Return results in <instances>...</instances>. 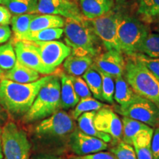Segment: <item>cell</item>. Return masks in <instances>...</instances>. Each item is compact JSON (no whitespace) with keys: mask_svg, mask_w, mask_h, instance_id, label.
I'll use <instances>...</instances> for the list:
<instances>
[{"mask_svg":"<svg viewBox=\"0 0 159 159\" xmlns=\"http://www.w3.org/2000/svg\"><path fill=\"white\" fill-rule=\"evenodd\" d=\"M54 75H47L30 83H18L2 78L0 81V105L13 116H23L30 108L40 89Z\"/></svg>","mask_w":159,"mask_h":159,"instance_id":"obj_1","label":"cell"},{"mask_svg":"<svg viewBox=\"0 0 159 159\" xmlns=\"http://www.w3.org/2000/svg\"><path fill=\"white\" fill-rule=\"evenodd\" d=\"M63 33L71 53L97 57L100 52L101 41L93 29L90 20L76 21L65 18Z\"/></svg>","mask_w":159,"mask_h":159,"instance_id":"obj_2","label":"cell"},{"mask_svg":"<svg viewBox=\"0 0 159 159\" xmlns=\"http://www.w3.org/2000/svg\"><path fill=\"white\" fill-rule=\"evenodd\" d=\"M125 80L135 94L148 99L159 108V80L134 56L125 63Z\"/></svg>","mask_w":159,"mask_h":159,"instance_id":"obj_3","label":"cell"},{"mask_svg":"<svg viewBox=\"0 0 159 159\" xmlns=\"http://www.w3.org/2000/svg\"><path fill=\"white\" fill-rule=\"evenodd\" d=\"M61 108V81L57 76L43 85L36 98L23 116L25 123L34 122L51 116Z\"/></svg>","mask_w":159,"mask_h":159,"instance_id":"obj_4","label":"cell"},{"mask_svg":"<svg viewBox=\"0 0 159 159\" xmlns=\"http://www.w3.org/2000/svg\"><path fill=\"white\" fill-rule=\"evenodd\" d=\"M149 33V28L142 21L128 15H121L117 29L120 51L128 56L138 53L139 47Z\"/></svg>","mask_w":159,"mask_h":159,"instance_id":"obj_5","label":"cell"},{"mask_svg":"<svg viewBox=\"0 0 159 159\" xmlns=\"http://www.w3.org/2000/svg\"><path fill=\"white\" fill-rule=\"evenodd\" d=\"M2 150L5 159L30 158V144L27 134L14 122H5L2 127Z\"/></svg>","mask_w":159,"mask_h":159,"instance_id":"obj_6","label":"cell"},{"mask_svg":"<svg viewBox=\"0 0 159 159\" xmlns=\"http://www.w3.org/2000/svg\"><path fill=\"white\" fill-rule=\"evenodd\" d=\"M123 117L139 121L152 128L159 127V108L148 99L135 94L130 102L116 108Z\"/></svg>","mask_w":159,"mask_h":159,"instance_id":"obj_7","label":"cell"},{"mask_svg":"<svg viewBox=\"0 0 159 159\" xmlns=\"http://www.w3.org/2000/svg\"><path fill=\"white\" fill-rule=\"evenodd\" d=\"M75 129L72 116L65 111H58L39 122L35 126L34 133L41 138L60 139L70 135Z\"/></svg>","mask_w":159,"mask_h":159,"instance_id":"obj_8","label":"cell"},{"mask_svg":"<svg viewBox=\"0 0 159 159\" xmlns=\"http://www.w3.org/2000/svg\"><path fill=\"white\" fill-rule=\"evenodd\" d=\"M121 15L119 12L111 10L102 16L90 20L95 33L107 50L116 49L120 51L117 39V29Z\"/></svg>","mask_w":159,"mask_h":159,"instance_id":"obj_9","label":"cell"},{"mask_svg":"<svg viewBox=\"0 0 159 159\" xmlns=\"http://www.w3.org/2000/svg\"><path fill=\"white\" fill-rule=\"evenodd\" d=\"M43 64L52 72L71 54V49L64 43L57 41H35Z\"/></svg>","mask_w":159,"mask_h":159,"instance_id":"obj_10","label":"cell"},{"mask_svg":"<svg viewBox=\"0 0 159 159\" xmlns=\"http://www.w3.org/2000/svg\"><path fill=\"white\" fill-rule=\"evenodd\" d=\"M94 125L97 130L110 136L114 144L122 142V119L108 105L97 111L94 118Z\"/></svg>","mask_w":159,"mask_h":159,"instance_id":"obj_11","label":"cell"},{"mask_svg":"<svg viewBox=\"0 0 159 159\" xmlns=\"http://www.w3.org/2000/svg\"><path fill=\"white\" fill-rule=\"evenodd\" d=\"M13 48L17 61L21 64L41 75H49L52 73L43 64L39 49L34 42L29 41H15Z\"/></svg>","mask_w":159,"mask_h":159,"instance_id":"obj_12","label":"cell"},{"mask_svg":"<svg viewBox=\"0 0 159 159\" xmlns=\"http://www.w3.org/2000/svg\"><path fill=\"white\" fill-rule=\"evenodd\" d=\"M38 13L60 16L76 21L85 19L78 6L70 0H39Z\"/></svg>","mask_w":159,"mask_h":159,"instance_id":"obj_13","label":"cell"},{"mask_svg":"<svg viewBox=\"0 0 159 159\" xmlns=\"http://www.w3.org/2000/svg\"><path fill=\"white\" fill-rule=\"evenodd\" d=\"M69 147L76 156L95 153L107 150L108 144L101 139L84 134L79 129L75 130L69 136Z\"/></svg>","mask_w":159,"mask_h":159,"instance_id":"obj_14","label":"cell"},{"mask_svg":"<svg viewBox=\"0 0 159 159\" xmlns=\"http://www.w3.org/2000/svg\"><path fill=\"white\" fill-rule=\"evenodd\" d=\"M94 65L99 71L110 75L114 78L123 76L125 61L122 52L116 49H110L96 57Z\"/></svg>","mask_w":159,"mask_h":159,"instance_id":"obj_15","label":"cell"},{"mask_svg":"<svg viewBox=\"0 0 159 159\" xmlns=\"http://www.w3.org/2000/svg\"><path fill=\"white\" fill-rule=\"evenodd\" d=\"M94 64L93 57L88 55L71 53L65 59L63 69L70 76L80 77Z\"/></svg>","mask_w":159,"mask_h":159,"instance_id":"obj_16","label":"cell"},{"mask_svg":"<svg viewBox=\"0 0 159 159\" xmlns=\"http://www.w3.org/2000/svg\"><path fill=\"white\" fill-rule=\"evenodd\" d=\"M81 13L87 19L100 17L111 11L114 7L113 0H79Z\"/></svg>","mask_w":159,"mask_h":159,"instance_id":"obj_17","label":"cell"},{"mask_svg":"<svg viewBox=\"0 0 159 159\" xmlns=\"http://www.w3.org/2000/svg\"><path fill=\"white\" fill-rule=\"evenodd\" d=\"M3 78L18 83H30L41 78L38 71L33 70L16 61L14 66L4 74Z\"/></svg>","mask_w":159,"mask_h":159,"instance_id":"obj_18","label":"cell"},{"mask_svg":"<svg viewBox=\"0 0 159 159\" xmlns=\"http://www.w3.org/2000/svg\"><path fill=\"white\" fill-rule=\"evenodd\" d=\"M61 108L69 110L76 106L80 99L75 93L70 76L61 75Z\"/></svg>","mask_w":159,"mask_h":159,"instance_id":"obj_19","label":"cell"},{"mask_svg":"<svg viewBox=\"0 0 159 159\" xmlns=\"http://www.w3.org/2000/svg\"><path fill=\"white\" fill-rule=\"evenodd\" d=\"M153 128L142 131L133 139L134 147L137 159H153L151 151Z\"/></svg>","mask_w":159,"mask_h":159,"instance_id":"obj_20","label":"cell"},{"mask_svg":"<svg viewBox=\"0 0 159 159\" xmlns=\"http://www.w3.org/2000/svg\"><path fill=\"white\" fill-rule=\"evenodd\" d=\"M96 113L97 111H91V112H86L81 114L77 119L79 130L89 136L96 137L106 143L111 142L112 141V139L110 136L100 132L95 128L94 118L96 115Z\"/></svg>","mask_w":159,"mask_h":159,"instance_id":"obj_21","label":"cell"},{"mask_svg":"<svg viewBox=\"0 0 159 159\" xmlns=\"http://www.w3.org/2000/svg\"><path fill=\"white\" fill-rule=\"evenodd\" d=\"M65 20L62 16L56 15H35L30 25L29 32H35L50 28H63Z\"/></svg>","mask_w":159,"mask_h":159,"instance_id":"obj_22","label":"cell"},{"mask_svg":"<svg viewBox=\"0 0 159 159\" xmlns=\"http://www.w3.org/2000/svg\"><path fill=\"white\" fill-rule=\"evenodd\" d=\"M39 0H3L0 5L5 6L13 15L35 14L38 13Z\"/></svg>","mask_w":159,"mask_h":159,"instance_id":"obj_23","label":"cell"},{"mask_svg":"<svg viewBox=\"0 0 159 159\" xmlns=\"http://www.w3.org/2000/svg\"><path fill=\"white\" fill-rule=\"evenodd\" d=\"M122 142L133 146V139L142 131L149 130L151 127L135 119L123 117Z\"/></svg>","mask_w":159,"mask_h":159,"instance_id":"obj_24","label":"cell"},{"mask_svg":"<svg viewBox=\"0 0 159 159\" xmlns=\"http://www.w3.org/2000/svg\"><path fill=\"white\" fill-rule=\"evenodd\" d=\"M115 91L114 99L119 106L127 105L134 98L135 93L123 76L115 77Z\"/></svg>","mask_w":159,"mask_h":159,"instance_id":"obj_25","label":"cell"},{"mask_svg":"<svg viewBox=\"0 0 159 159\" xmlns=\"http://www.w3.org/2000/svg\"><path fill=\"white\" fill-rule=\"evenodd\" d=\"M63 34V28H50L35 32H28L27 34L23 35L18 41H52L61 39Z\"/></svg>","mask_w":159,"mask_h":159,"instance_id":"obj_26","label":"cell"},{"mask_svg":"<svg viewBox=\"0 0 159 159\" xmlns=\"http://www.w3.org/2000/svg\"><path fill=\"white\" fill-rule=\"evenodd\" d=\"M85 83L88 85L91 94L95 99L102 100V77L100 71L93 64L83 75ZM103 101V100H102Z\"/></svg>","mask_w":159,"mask_h":159,"instance_id":"obj_27","label":"cell"},{"mask_svg":"<svg viewBox=\"0 0 159 159\" xmlns=\"http://www.w3.org/2000/svg\"><path fill=\"white\" fill-rule=\"evenodd\" d=\"M138 14L142 21L153 23L159 18V0H139Z\"/></svg>","mask_w":159,"mask_h":159,"instance_id":"obj_28","label":"cell"},{"mask_svg":"<svg viewBox=\"0 0 159 159\" xmlns=\"http://www.w3.org/2000/svg\"><path fill=\"white\" fill-rule=\"evenodd\" d=\"M36 14L14 15L11 19L12 31L14 34V41H18L29 32L30 25Z\"/></svg>","mask_w":159,"mask_h":159,"instance_id":"obj_29","label":"cell"},{"mask_svg":"<svg viewBox=\"0 0 159 159\" xmlns=\"http://www.w3.org/2000/svg\"><path fill=\"white\" fill-rule=\"evenodd\" d=\"M106 106V105L103 104L97 100V99L93 97H88L80 99L79 102L75 107V109L71 113V116L74 119H77V118L81 114L86 112H91V111H98L103 107Z\"/></svg>","mask_w":159,"mask_h":159,"instance_id":"obj_30","label":"cell"},{"mask_svg":"<svg viewBox=\"0 0 159 159\" xmlns=\"http://www.w3.org/2000/svg\"><path fill=\"white\" fill-rule=\"evenodd\" d=\"M138 53L151 57H159V33H149L139 47Z\"/></svg>","mask_w":159,"mask_h":159,"instance_id":"obj_31","label":"cell"},{"mask_svg":"<svg viewBox=\"0 0 159 159\" xmlns=\"http://www.w3.org/2000/svg\"><path fill=\"white\" fill-rule=\"evenodd\" d=\"M16 61L13 43L8 42L0 46V69L2 70H10L14 66Z\"/></svg>","mask_w":159,"mask_h":159,"instance_id":"obj_32","label":"cell"},{"mask_svg":"<svg viewBox=\"0 0 159 159\" xmlns=\"http://www.w3.org/2000/svg\"><path fill=\"white\" fill-rule=\"evenodd\" d=\"M102 77V100L113 104L115 91V80L110 75L100 71Z\"/></svg>","mask_w":159,"mask_h":159,"instance_id":"obj_33","label":"cell"},{"mask_svg":"<svg viewBox=\"0 0 159 159\" xmlns=\"http://www.w3.org/2000/svg\"><path fill=\"white\" fill-rule=\"evenodd\" d=\"M116 159H137L134 148L131 145L120 142L111 150Z\"/></svg>","mask_w":159,"mask_h":159,"instance_id":"obj_34","label":"cell"},{"mask_svg":"<svg viewBox=\"0 0 159 159\" xmlns=\"http://www.w3.org/2000/svg\"><path fill=\"white\" fill-rule=\"evenodd\" d=\"M132 56H134L143 63L147 69L159 80V57H151L142 53H136Z\"/></svg>","mask_w":159,"mask_h":159,"instance_id":"obj_35","label":"cell"},{"mask_svg":"<svg viewBox=\"0 0 159 159\" xmlns=\"http://www.w3.org/2000/svg\"><path fill=\"white\" fill-rule=\"evenodd\" d=\"M70 78L71 83H72L73 87H74L75 93H76V94L79 97L80 99L88 98V97H91L92 94H91L88 85L85 83V81L83 77L70 76Z\"/></svg>","mask_w":159,"mask_h":159,"instance_id":"obj_36","label":"cell"},{"mask_svg":"<svg viewBox=\"0 0 159 159\" xmlns=\"http://www.w3.org/2000/svg\"><path fill=\"white\" fill-rule=\"evenodd\" d=\"M68 159H116V158L111 152L101 151L85 156H71Z\"/></svg>","mask_w":159,"mask_h":159,"instance_id":"obj_37","label":"cell"},{"mask_svg":"<svg viewBox=\"0 0 159 159\" xmlns=\"http://www.w3.org/2000/svg\"><path fill=\"white\" fill-rule=\"evenodd\" d=\"M151 151L152 158L159 159V127L156 128L151 141Z\"/></svg>","mask_w":159,"mask_h":159,"instance_id":"obj_38","label":"cell"},{"mask_svg":"<svg viewBox=\"0 0 159 159\" xmlns=\"http://www.w3.org/2000/svg\"><path fill=\"white\" fill-rule=\"evenodd\" d=\"M12 13L5 6L0 5V25L7 26L11 22Z\"/></svg>","mask_w":159,"mask_h":159,"instance_id":"obj_39","label":"cell"},{"mask_svg":"<svg viewBox=\"0 0 159 159\" xmlns=\"http://www.w3.org/2000/svg\"><path fill=\"white\" fill-rule=\"evenodd\" d=\"M12 35L11 29L9 25L1 26L0 25V43L7 42L11 39Z\"/></svg>","mask_w":159,"mask_h":159,"instance_id":"obj_40","label":"cell"},{"mask_svg":"<svg viewBox=\"0 0 159 159\" xmlns=\"http://www.w3.org/2000/svg\"><path fill=\"white\" fill-rule=\"evenodd\" d=\"M7 112H6L5 109L2 107V105H0V124L5 123L6 120H7Z\"/></svg>","mask_w":159,"mask_h":159,"instance_id":"obj_41","label":"cell"},{"mask_svg":"<svg viewBox=\"0 0 159 159\" xmlns=\"http://www.w3.org/2000/svg\"><path fill=\"white\" fill-rule=\"evenodd\" d=\"M35 159H62L60 157L52 156H39Z\"/></svg>","mask_w":159,"mask_h":159,"instance_id":"obj_42","label":"cell"},{"mask_svg":"<svg viewBox=\"0 0 159 159\" xmlns=\"http://www.w3.org/2000/svg\"><path fill=\"white\" fill-rule=\"evenodd\" d=\"M2 128L0 125V159H3V153L2 150Z\"/></svg>","mask_w":159,"mask_h":159,"instance_id":"obj_43","label":"cell"},{"mask_svg":"<svg viewBox=\"0 0 159 159\" xmlns=\"http://www.w3.org/2000/svg\"><path fill=\"white\" fill-rule=\"evenodd\" d=\"M153 23L155 24L154 30L157 32V33H159V18L158 19H156Z\"/></svg>","mask_w":159,"mask_h":159,"instance_id":"obj_44","label":"cell"},{"mask_svg":"<svg viewBox=\"0 0 159 159\" xmlns=\"http://www.w3.org/2000/svg\"><path fill=\"white\" fill-rule=\"evenodd\" d=\"M115 2H116V3L118 5H123L125 2H126L128 0H114Z\"/></svg>","mask_w":159,"mask_h":159,"instance_id":"obj_45","label":"cell"},{"mask_svg":"<svg viewBox=\"0 0 159 159\" xmlns=\"http://www.w3.org/2000/svg\"><path fill=\"white\" fill-rule=\"evenodd\" d=\"M3 76H4V72H3V71L1 69H0V81H1V80L3 78Z\"/></svg>","mask_w":159,"mask_h":159,"instance_id":"obj_46","label":"cell"},{"mask_svg":"<svg viewBox=\"0 0 159 159\" xmlns=\"http://www.w3.org/2000/svg\"><path fill=\"white\" fill-rule=\"evenodd\" d=\"M2 1H3V0H0V4L2 3Z\"/></svg>","mask_w":159,"mask_h":159,"instance_id":"obj_47","label":"cell"}]
</instances>
